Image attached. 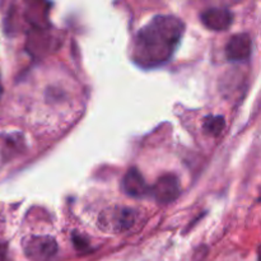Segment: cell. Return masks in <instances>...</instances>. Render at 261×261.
<instances>
[{
  "instance_id": "obj_1",
  "label": "cell",
  "mask_w": 261,
  "mask_h": 261,
  "mask_svg": "<svg viewBox=\"0 0 261 261\" xmlns=\"http://www.w3.org/2000/svg\"><path fill=\"white\" fill-rule=\"evenodd\" d=\"M185 24L175 15H157L137 33L132 58L142 68L167 63L182 38Z\"/></svg>"
},
{
  "instance_id": "obj_2",
  "label": "cell",
  "mask_w": 261,
  "mask_h": 261,
  "mask_svg": "<svg viewBox=\"0 0 261 261\" xmlns=\"http://www.w3.org/2000/svg\"><path fill=\"white\" fill-rule=\"evenodd\" d=\"M23 250L30 260L50 261L58 252V244L50 236H36L24 242Z\"/></svg>"
},
{
  "instance_id": "obj_3",
  "label": "cell",
  "mask_w": 261,
  "mask_h": 261,
  "mask_svg": "<svg viewBox=\"0 0 261 261\" xmlns=\"http://www.w3.org/2000/svg\"><path fill=\"white\" fill-rule=\"evenodd\" d=\"M149 193L160 204L172 203L180 196L181 193L178 178L175 175L161 176L154 185L149 189Z\"/></svg>"
},
{
  "instance_id": "obj_4",
  "label": "cell",
  "mask_w": 261,
  "mask_h": 261,
  "mask_svg": "<svg viewBox=\"0 0 261 261\" xmlns=\"http://www.w3.org/2000/svg\"><path fill=\"white\" fill-rule=\"evenodd\" d=\"M200 20L212 31H226L233 22V14L226 8H209L200 14Z\"/></svg>"
},
{
  "instance_id": "obj_5",
  "label": "cell",
  "mask_w": 261,
  "mask_h": 261,
  "mask_svg": "<svg viewBox=\"0 0 261 261\" xmlns=\"http://www.w3.org/2000/svg\"><path fill=\"white\" fill-rule=\"evenodd\" d=\"M251 37L247 33L232 36L226 46V56L229 61H245L251 55Z\"/></svg>"
},
{
  "instance_id": "obj_6",
  "label": "cell",
  "mask_w": 261,
  "mask_h": 261,
  "mask_svg": "<svg viewBox=\"0 0 261 261\" xmlns=\"http://www.w3.org/2000/svg\"><path fill=\"white\" fill-rule=\"evenodd\" d=\"M122 189L132 198H143L149 194V188L138 168L133 167L125 173L122 180Z\"/></svg>"
},
{
  "instance_id": "obj_7",
  "label": "cell",
  "mask_w": 261,
  "mask_h": 261,
  "mask_svg": "<svg viewBox=\"0 0 261 261\" xmlns=\"http://www.w3.org/2000/svg\"><path fill=\"white\" fill-rule=\"evenodd\" d=\"M112 218V226L115 231H126L127 228L133 226L135 221V214L132 209H119L116 213H114Z\"/></svg>"
},
{
  "instance_id": "obj_8",
  "label": "cell",
  "mask_w": 261,
  "mask_h": 261,
  "mask_svg": "<svg viewBox=\"0 0 261 261\" xmlns=\"http://www.w3.org/2000/svg\"><path fill=\"white\" fill-rule=\"evenodd\" d=\"M224 126H226V121H224L223 116H208L204 120L203 124V129L213 137L221 134Z\"/></svg>"
},
{
  "instance_id": "obj_9",
  "label": "cell",
  "mask_w": 261,
  "mask_h": 261,
  "mask_svg": "<svg viewBox=\"0 0 261 261\" xmlns=\"http://www.w3.org/2000/svg\"><path fill=\"white\" fill-rule=\"evenodd\" d=\"M3 94V84H2V78H0V97Z\"/></svg>"
}]
</instances>
